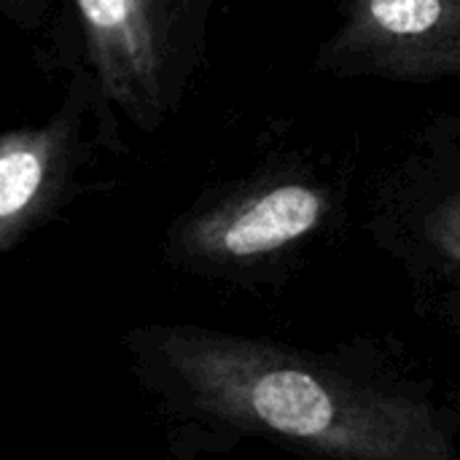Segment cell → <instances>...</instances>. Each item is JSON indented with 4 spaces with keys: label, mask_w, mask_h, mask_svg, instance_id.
I'll return each mask as SVG.
<instances>
[{
    "label": "cell",
    "mask_w": 460,
    "mask_h": 460,
    "mask_svg": "<svg viewBox=\"0 0 460 460\" xmlns=\"http://www.w3.org/2000/svg\"><path fill=\"white\" fill-rule=\"evenodd\" d=\"M102 97L151 132L186 94L210 0H73Z\"/></svg>",
    "instance_id": "2"
},
{
    "label": "cell",
    "mask_w": 460,
    "mask_h": 460,
    "mask_svg": "<svg viewBox=\"0 0 460 460\" xmlns=\"http://www.w3.org/2000/svg\"><path fill=\"white\" fill-rule=\"evenodd\" d=\"M439 240H442L445 245H450L453 256L460 259V208L456 210V216H450L447 224L439 226Z\"/></svg>",
    "instance_id": "7"
},
{
    "label": "cell",
    "mask_w": 460,
    "mask_h": 460,
    "mask_svg": "<svg viewBox=\"0 0 460 460\" xmlns=\"http://www.w3.org/2000/svg\"><path fill=\"white\" fill-rule=\"evenodd\" d=\"M62 124L11 129L0 143V251L8 253L43 216L65 172Z\"/></svg>",
    "instance_id": "5"
},
{
    "label": "cell",
    "mask_w": 460,
    "mask_h": 460,
    "mask_svg": "<svg viewBox=\"0 0 460 460\" xmlns=\"http://www.w3.org/2000/svg\"><path fill=\"white\" fill-rule=\"evenodd\" d=\"M321 65L340 75L460 81V0H348Z\"/></svg>",
    "instance_id": "3"
},
{
    "label": "cell",
    "mask_w": 460,
    "mask_h": 460,
    "mask_svg": "<svg viewBox=\"0 0 460 460\" xmlns=\"http://www.w3.org/2000/svg\"><path fill=\"white\" fill-rule=\"evenodd\" d=\"M326 213V197L307 183H278L199 218L191 251L237 261L275 253L307 237Z\"/></svg>",
    "instance_id": "4"
},
{
    "label": "cell",
    "mask_w": 460,
    "mask_h": 460,
    "mask_svg": "<svg viewBox=\"0 0 460 460\" xmlns=\"http://www.w3.org/2000/svg\"><path fill=\"white\" fill-rule=\"evenodd\" d=\"M151 372L210 423L294 442L332 458L450 460L439 412L415 396L358 383L302 353L205 329L137 334Z\"/></svg>",
    "instance_id": "1"
},
{
    "label": "cell",
    "mask_w": 460,
    "mask_h": 460,
    "mask_svg": "<svg viewBox=\"0 0 460 460\" xmlns=\"http://www.w3.org/2000/svg\"><path fill=\"white\" fill-rule=\"evenodd\" d=\"M5 16H11L16 24H32L40 13L43 0H0Z\"/></svg>",
    "instance_id": "6"
}]
</instances>
